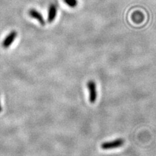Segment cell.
Here are the masks:
<instances>
[{
  "label": "cell",
  "mask_w": 156,
  "mask_h": 156,
  "mask_svg": "<svg viewBox=\"0 0 156 156\" xmlns=\"http://www.w3.org/2000/svg\"><path fill=\"white\" fill-rule=\"evenodd\" d=\"M124 144V140L123 139H116L111 141H108V142H105L102 143L101 145V149L107 150H112L117 148H120Z\"/></svg>",
  "instance_id": "6da1fadb"
},
{
  "label": "cell",
  "mask_w": 156,
  "mask_h": 156,
  "mask_svg": "<svg viewBox=\"0 0 156 156\" xmlns=\"http://www.w3.org/2000/svg\"><path fill=\"white\" fill-rule=\"evenodd\" d=\"M87 87L89 92V101L91 104L95 103L97 99V90L95 81L90 80L87 82Z\"/></svg>",
  "instance_id": "7a4b0ae2"
},
{
  "label": "cell",
  "mask_w": 156,
  "mask_h": 156,
  "mask_svg": "<svg viewBox=\"0 0 156 156\" xmlns=\"http://www.w3.org/2000/svg\"><path fill=\"white\" fill-rule=\"evenodd\" d=\"M17 35L18 33L16 31H12L11 32H10L3 40L2 42V47L4 49H8L12 44L14 40L17 37Z\"/></svg>",
  "instance_id": "3957f363"
},
{
  "label": "cell",
  "mask_w": 156,
  "mask_h": 156,
  "mask_svg": "<svg viewBox=\"0 0 156 156\" xmlns=\"http://www.w3.org/2000/svg\"><path fill=\"white\" fill-rule=\"evenodd\" d=\"M29 15L31 18L37 20L40 23L42 26H44L46 24V22L44 19L43 16L41 12H39L35 9H31L29 11Z\"/></svg>",
  "instance_id": "277c9868"
},
{
  "label": "cell",
  "mask_w": 156,
  "mask_h": 156,
  "mask_svg": "<svg viewBox=\"0 0 156 156\" xmlns=\"http://www.w3.org/2000/svg\"><path fill=\"white\" fill-rule=\"evenodd\" d=\"M57 7L55 4H51L49 7L48 11V22H53L54 21L57 16Z\"/></svg>",
  "instance_id": "5b68a950"
},
{
  "label": "cell",
  "mask_w": 156,
  "mask_h": 156,
  "mask_svg": "<svg viewBox=\"0 0 156 156\" xmlns=\"http://www.w3.org/2000/svg\"><path fill=\"white\" fill-rule=\"evenodd\" d=\"M64 2L68 7L71 8L76 7L78 4L77 0H64Z\"/></svg>",
  "instance_id": "8992f818"
},
{
  "label": "cell",
  "mask_w": 156,
  "mask_h": 156,
  "mask_svg": "<svg viewBox=\"0 0 156 156\" xmlns=\"http://www.w3.org/2000/svg\"><path fill=\"white\" fill-rule=\"evenodd\" d=\"M3 111V108H2V105L1 104V101H0V113H2Z\"/></svg>",
  "instance_id": "52a82bcc"
}]
</instances>
